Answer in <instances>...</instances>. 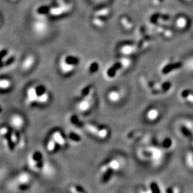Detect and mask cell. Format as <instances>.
Masks as SVG:
<instances>
[{
  "mask_svg": "<svg viewBox=\"0 0 193 193\" xmlns=\"http://www.w3.org/2000/svg\"><path fill=\"white\" fill-rule=\"evenodd\" d=\"M27 162L30 170L37 173L43 174L44 175H51L53 173L54 169L44 157L43 153L39 150H35L30 153Z\"/></svg>",
  "mask_w": 193,
  "mask_h": 193,
  "instance_id": "7a4b0ae2",
  "label": "cell"
},
{
  "mask_svg": "<svg viewBox=\"0 0 193 193\" xmlns=\"http://www.w3.org/2000/svg\"><path fill=\"white\" fill-rule=\"evenodd\" d=\"M1 69L8 71L11 69L16 63V58L14 54L7 48H2L1 51Z\"/></svg>",
  "mask_w": 193,
  "mask_h": 193,
  "instance_id": "5bb4252c",
  "label": "cell"
},
{
  "mask_svg": "<svg viewBox=\"0 0 193 193\" xmlns=\"http://www.w3.org/2000/svg\"><path fill=\"white\" fill-rule=\"evenodd\" d=\"M100 68V64L98 61L96 60L91 61L88 63L87 65V71L90 75H94L96 74L99 71Z\"/></svg>",
  "mask_w": 193,
  "mask_h": 193,
  "instance_id": "d6a6232c",
  "label": "cell"
},
{
  "mask_svg": "<svg viewBox=\"0 0 193 193\" xmlns=\"http://www.w3.org/2000/svg\"><path fill=\"white\" fill-rule=\"evenodd\" d=\"M166 192H170V193H178L181 192V187L177 186V185H171L167 187L165 191Z\"/></svg>",
  "mask_w": 193,
  "mask_h": 193,
  "instance_id": "f35d334b",
  "label": "cell"
},
{
  "mask_svg": "<svg viewBox=\"0 0 193 193\" xmlns=\"http://www.w3.org/2000/svg\"><path fill=\"white\" fill-rule=\"evenodd\" d=\"M159 146L165 151V152H166L167 151L172 150L175 146V144L171 138H164L162 139L161 142L160 141Z\"/></svg>",
  "mask_w": 193,
  "mask_h": 193,
  "instance_id": "1f68e13d",
  "label": "cell"
},
{
  "mask_svg": "<svg viewBox=\"0 0 193 193\" xmlns=\"http://www.w3.org/2000/svg\"><path fill=\"white\" fill-rule=\"evenodd\" d=\"M45 148H46V151L51 154L55 153L60 150V148L58 147L56 142L50 136L46 141V142L45 144Z\"/></svg>",
  "mask_w": 193,
  "mask_h": 193,
  "instance_id": "f1b7e54d",
  "label": "cell"
},
{
  "mask_svg": "<svg viewBox=\"0 0 193 193\" xmlns=\"http://www.w3.org/2000/svg\"><path fill=\"white\" fill-rule=\"evenodd\" d=\"M185 165L190 170L193 171V150L188 151L186 153L184 157Z\"/></svg>",
  "mask_w": 193,
  "mask_h": 193,
  "instance_id": "836d02e7",
  "label": "cell"
},
{
  "mask_svg": "<svg viewBox=\"0 0 193 193\" xmlns=\"http://www.w3.org/2000/svg\"><path fill=\"white\" fill-rule=\"evenodd\" d=\"M68 121L69 124L75 127L76 129L84 128L85 124L83 121L76 114H71L68 117Z\"/></svg>",
  "mask_w": 193,
  "mask_h": 193,
  "instance_id": "4316f807",
  "label": "cell"
},
{
  "mask_svg": "<svg viewBox=\"0 0 193 193\" xmlns=\"http://www.w3.org/2000/svg\"><path fill=\"white\" fill-rule=\"evenodd\" d=\"M111 14V9L108 7L105 6V7L100 8L96 10H95V11L93 13V15L98 16L103 18H105L106 19H108V18L110 16Z\"/></svg>",
  "mask_w": 193,
  "mask_h": 193,
  "instance_id": "f546056e",
  "label": "cell"
},
{
  "mask_svg": "<svg viewBox=\"0 0 193 193\" xmlns=\"http://www.w3.org/2000/svg\"><path fill=\"white\" fill-rule=\"evenodd\" d=\"M95 89L94 87L91 84L84 85L81 87L78 91L77 93V99L88 97V96L94 95Z\"/></svg>",
  "mask_w": 193,
  "mask_h": 193,
  "instance_id": "d4e9b609",
  "label": "cell"
},
{
  "mask_svg": "<svg viewBox=\"0 0 193 193\" xmlns=\"http://www.w3.org/2000/svg\"><path fill=\"white\" fill-rule=\"evenodd\" d=\"M72 8V5L68 0H56V3L50 7L49 16L55 18H61L69 13Z\"/></svg>",
  "mask_w": 193,
  "mask_h": 193,
  "instance_id": "30bf717a",
  "label": "cell"
},
{
  "mask_svg": "<svg viewBox=\"0 0 193 193\" xmlns=\"http://www.w3.org/2000/svg\"><path fill=\"white\" fill-rule=\"evenodd\" d=\"M165 151L158 145L142 148L138 152L139 157L142 159L148 161L154 166L159 164L164 158Z\"/></svg>",
  "mask_w": 193,
  "mask_h": 193,
  "instance_id": "52a82bcc",
  "label": "cell"
},
{
  "mask_svg": "<svg viewBox=\"0 0 193 193\" xmlns=\"http://www.w3.org/2000/svg\"><path fill=\"white\" fill-rule=\"evenodd\" d=\"M31 29L36 36H46L50 31V24L47 18H34L31 24Z\"/></svg>",
  "mask_w": 193,
  "mask_h": 193,
  "instance_id": "9c48e42d",
  "label": "cell"
},
{
  "mask_svg": "<svg viewBox=\"0 0 193 193\" xmlns=\"http://www.w3.org/2000/svg\"><path fill=\"white\" fill-rule=\"evenodd\" d=\"M187 24V19L184 17H179L176 19V25L179 29H183L186 28Z\"/></svg>",
  "mask_w": 193,
  "mask_h": 193,
  "instance_id": "8d00e7d4",
  "label": "cell"
},
{
  "mask_svg": "<svg viewBox=\"0 0 193 193\" xmlns=\"http://www.w3.org/2000/svg\"><path fill=\"white\" fill-rule=\"evenodd\" d=\"M132 64V61L128 56L120 58L117 61L109 65L103 72L105 80L112 81L115 80L121 72L128 69Z\"/></svg>",
  "mask_w": 193,
  "mask_h": 193,
  "instance_id": "8992f818",
  "label": "cell"
},
{
  "mask_svg": "<svg viewBox=\"0 0 193 193\" xmlns=\"http://www.w3.org/2000/svg\"><path fill=\"white\" fill-rule=\"evenodd\" d=\"M36 58L33 54H28L23 58L21 62L20 67L22 71L28 72L30 71L36 64Z\"/></svg>",
  "mask_w": 193,
  "mask_h": 193,
  "instance_id": "7402d4cb",
  "label": "cell"
},
{
  "mask_svg": "<svg viewBox=\"0 0 193 193\" xmlns=\"http://www.w3.org/2000/svg\"><path fill=\"white\" fill-rule=\"evenodd\" d=\"M162 115V109L157 105H151L144 111V120L150 124H154L161 119Z\"/></svg>",
  "mask_w": 193,
  "mask_h": 193,
  "instance_id": "4fadbf2b",
  "label": "cell"
},
{
  "mask_svg": "<svg viewBox=\"0 0 193 193\" xmlns=\"http://www.w3.org/2000/svg\"><path fill=\"white\" fill-rule=\"evenodd\" d=\"M50 136L56 142L60 149L65 147L68 142L66 134L58 129L53 131Z\"/></svg>",
  "mask_w": 193,
  "mask_h": 193,
  "instance_id": "ffe728a7",
  "label": "cell"
},
{
  "mask_svg": "<svg viewBox=\"0 0 193 193\" xmlns=\"http://www.w3.org/2000/svg\"><path fill=\"white\" fill-rule=\"evenodd\" d=\"M183 65V63L181 61L172 60L165 61L160 68V73L163 76L171 75L179 70Z\"/></svg>",
  "mask_w": 193,
  "mask_h": 193,
  "instance_id": "2e32d148",
  "label": "cell"
},
{
  "mask_svg": "<svg viewBox=\"0 0 193 193\" xmlns=\"http://www.w3.org/2000/svg\"><path fill=\"white\" fill-rule=\"evenodd\" d=\"M32 178L31 175L27 171L19 173L14 179V186L19 191H25L30 187Z\"/></svg>",
  "mask_w": 193,
  "mask_h": 193,
  "instance_id": "9a60e30c",
  "label": "cell"
},
{
  "mask_svg": "<svg viewBox=\"0 0 193 193\" xmlns=\"http://www.w3.org/2000/svg\"><path fill=\"white\" fill-rule=\"evenodd\" d=\"M178 97L185 105L193 106V90L189 88L181 89L178 92Z\"/></svg>",
  "mask_w": 193,
  "mask_h": 193,
  "instance_id": "44dd1931",
  "label": "cell"
},
{
  "mask_svg": "<svg viewBox=\"0 0 193 193\" xmlns=\"http://www.w3.org/2000/svg\"><path fill=\"white\" fill-rule=\"evenodd\" d=\"M8 1L11 2H16V1H17V0H8Z\"/></svg>",
  "mask_w": 193,
  "mask_h": 193,
  "instance_id": "60d3db41",
  "label": "cell"
},
{
  "mask_svg": "<svg viewBox=\"0 0 193 193\" xmlns=\"http://www.w3.org/2000/svg\"><path fill=\"white\" fill-rule=\"evenodd\" d=\"M13 86L11 80L7 77H2L0 80V88L2 91H7L10 90Z\"/></svg>",
  "mask_w": 193,
  "mask_h": 193,
  "instance_id": "e575fe53",
  "label": "cell"
},
{
  "mask_svg": "<svg viewBox=\"0 0 193 193\" xmlns=\"http://www.w3.org/2000/svg\"><path fill=\"white\" fill-rule=\"evenodd\" d=\"M123 160L118 157L111 158L103 162L100 167V179L104 183H108L122 170Z\"/></svg>",
  "mask_w": 193,
  "mask_h": 193,
  "instance_id": "3957f363",
  "label": "cell"
},
{
  "mask_svg": "<svg viewBox=\"0 0 193 193\" xmlns=\"http://www.w3.org/2000/svg\"><path fill=\"white\" fill-rule=\"evenodd\" d=\"M107 19L103 18L101 17L92 15V19H91V23L92 25L97 28H104L106 25Z\"/></svg>",
  "mask_w": 193,
  "mask_h": 193,
  "instance_id": "4dcf8cb0",
  "label": "cell"
},
{
  "mask_svg": "<svg viewBox=\"0 0 193 193\" xmlns=\"http://www.w3.org/2000/svg\"><path fill=\"white\" fill-rule=\"evenodd\" d=\"M69 191L71 192H75V193H78V192H86L85 189L80 185H76V184H74V185H71L69 187Z\"/></svg>",
  "mask_w": 193,
  "mask_h": 193,
  "instance_id": "74e56055",
  "label": "cell"
},
{
  "mask_svg": "<svg viewBox=\"0 0 193 193\" xmlns=\"http://www.w3.org/2000/svg\"><path fill=\"white\" fill-rule=\"evenodd\" d=\"M50 7L45 4L38 5L34 10V18H47L50 15Z\"/></svg>",
  "mask_w": 193,
  "mask_h": 193,
  "instance_id": "cb8c5ba5",
  "label": "cell"
},
{
  "mask_svg": "<svg viewBox=\"0 0 193 193\" xmlns=\"http://www.w3.org/2000/svg\"><path fill=\"white\" fill-rule=\"evenodd\" d=\"M91 1L96 4H102L105 3L107 0H91Z\"/></svg>",
  "mask_w": 193,
  "mask_h": 193,
  "instance_id": "ab89813d",
  "label": "cell"
},
{
  "mask_svg": "<svg viewBox=\"0 0 193 193\" xmlns=\"http://www.w3.org/2000/svg\"><path fill=\"white\" fill-rule=\"evenodd\" d=\"M120 23L123 28L126 30H131L133 28V22L131 21V19L126 16H122L120 18Z\"/></svg>",
  "mask_w": 193,
  "mask_h": 193,
  "instance_id": "d590c367",
  "label": "cell"
},
{
  "mask_svg": "<svg viewBox=\"0 0 193 193\" xmlns=\"http://www.w3.org/2000/svg\"><path fill=\"white\" fill-rule=\"evenodd\" d=\"M84 129L92 136L101 140L107 139L110 135V130L108 127L98 123H88L85 124Z\"/></svg>",
  "mask_w": 193,
  "mask_h": 193,
  "instance_id": "8fae6325",
  "label": "cell"
},
{
  "mask_svg": "<svg viewBox=\"0 0 193 193\" xmlns=\"http://www.w3.org/2000/svg\"><path fill=\"white\" fill-rule=\"evenodd\" d=\"M68 142L73 144H79L82 141V136L80 133L75 130H69L67 134Z\"/></svg>",
  "mask_w": 193,
  "mask_h": 193,
  "instance_id": "83f0119b",
  "label": "cell"
},
{
  "mask_svg": "<svg viewBox=\"0 0 193 193\" xmlns=\"http://www.w3.org/2000/svg\"><path fill=\"white\" fill-rule=\"evenodd\" d=\"M17 131L11 127L2 126L1 128V136L5 148L9 151H13L17 148H21L25 145L23 137Z\"/></svg>",
  "mask_w": 193,
  "mask_h": 193,
  "instance_id": "277c9868",
  "label": "cell"
},
{
  "mask_svg": "<svg viewBox=\"0 0 193 193\" xmlns=\"http://www.w3.org/2000/svg\"><path fill=\"white\" fill-rule=\"evenodd\" d=\"M50 100L51 94L43 84L31 85L26 90L25 101L28 106H45L50 101Z\"/></svg>",
  "mask_w": 193,
  "mask_h": 193,
  "instance_id": "6da1fadb",
  "label": "cell"
},
{
  "mask_svg": "<svg viewBox=\"0 0 193 193\" xmlns=\"http://www.w3.org/2000/svg\"><path fill=\"white\" fill-rule=\"evenodd\" d=\"M81 63L80 58L74 53H66L58 61V69L61 75L69 76L76 71Z\"/></svg>",
  "mask_w": 193,
  "mask_h": 193,
  "instance_id": "5b68a950",
  "label": "cell"
},
{
  "mask_svg": "<svg viewBox=\"0 0 193 193\" xmlns=\"http://www.w3.org/2000/svg\"><path fill=\"white\" fill-rule=\"evenodd\" d=\"M138 192H161V187L159 185V184L155 181H151L148 184L144 185L142 186H140L138 188Z\"/></svg>",
  "mask_w": 193,
  "mask_h": 193,
  "instance_id": "603a6c76",
  "label": "cell"
},
{
  "mask_svg": "<svg viewBox=\"0 0 193 193\" xmlns=\"http://www.w3.org/2000/svg\"><path fill=\"white\" fill-rule=\"evenodd\" d=\"M95 101V94L77 99L76 109L81 113H86L92 108Z\"/></svg>",
  "mask_w": 193,
  "mask_h": 193,
  "instance_id": "e0dca14e",
  "label": "cell"
},
{
  "mask_svg": "<svg viewBox=\"0 0 193 193\" xmlns=\"http://www.w3.org/2000/svg\"><path fill=\"white\" fill-rule=\"evenodd\" d=\"M119 51L123 56H129L136 51V47L131 43H125L119 48Z\"/></svg>",
  "mask_w": 193,
  "mask_h": 193,
  "instance_id": "484cf974",
  "label": "cell"
},
{
  "mask_svg": "<svg viewBox=\"0 0 193 193\" xmlns=\"http://www.w3.org/2000/svg\"><path fill=\"white\" fill-rule=\"evenodd\" d=\"M123 97V92L119 88H112L106 94V99L111 104L119 103Z\"/></svg>",
  "mask_w": 193,
  "mask_h": 193,
  "instance_id": "d6986e66",
  "label": "cell"
},
{
  "mask_svg": "<svg viewBox=\"0 0 193 193\" xmlns=\"http://www.w3.org/2000/svg\"><path fill=\"white\" fill-rule=\"evenodd\" d=\"M171 81H159L150 80L146 83V87L151 94L154 96L165 94L171 91L172 89Z\"/></svg>",
  "mask_w": 193,
  "mask_h": 193,
  "instance_id": "ba28073f",
  "label": "cell"
},
{
  "mask_svg": "<svg viewBox=\"0 0 193 193\" xmlns=\"http://www.w3.org/2000/svg\"><path fill=\"white\" fill-rule=\"evenodd\" d=\"M25 119L21 114L14 113L12 114L9 119L10 127L15 130L21 131L25 125Z\"/></svg>",
  "mask_w": 193,
  "mask_h": 193,
  "instance_id": "ac0fdd59",
  "label": "cell"
},
{
  "mask_svg": "<svg viewBox=\"0 0 193 193\" xmlns=\"http://www.w3.org/2000/svg\"><path fill=\"white\" fill-rule=\"evenodd\" d=\"M177 131L184 139L191 140L193 138V120L185 118L179 121L177 125Z\"/></svg>",
  "mask_w": 193,
  "mask_h": 193,
  "instance_id": "7c38bea8",
  "label": "cell"
}]
</instances>
